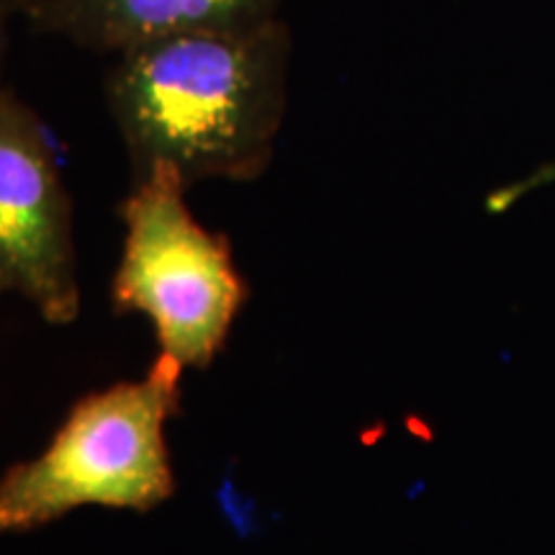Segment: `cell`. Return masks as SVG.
Segmentation results:
<instances>
[{"label":"cell","instance_id":"7","mask_svg":"<svg viewBox=\"0 0 555 555\" xmlns=\"http://www.w3.org/2000/svg\"><path fill=\"white\" fill-rule=\"evenodd\" d=\"M31 0H0V90L5 88L3 69L11 47V26L16 18H26Z\"/></svg>","mask_w":555,"mask_h":555},{"label":"cell","instance_id":"2","mask_svg":"<svg viewBox=\"0 0 555 555\" xmlns=\"http://www.w3.org/2000/svg\"><path fill=\"white\" fill-rule=\"evenodd\" d=\"M183 365L159 352L144 378L90 393L47 450L0 476V535L31 532L80 506L150 512L176 491L165 427Z\"/></svg>","mask_w":555,"mask_h":555},{"label":"cell","instance_id":"6","mask_svg":"<svg viewBox=\"0 0 555 555\" xmlns=\"http://www.w3.org/2000/svg\"><path fill=\"white\" fill-rule=\"evenodd\" d=\"M553 183H555V159L540 165V168L527 172V176H522V178L512 180V183L502 185V189H496L489 196V201H486V206H489L491 214H504V211H509L512 206H517L522 198L532 196V193L543 191Z\"/></svg>","mask_w":555,"mask_h":555},{"label":"cell","instance_id":"3","mask_svg":"<svg viewBox=\"0 0 555 555\" xmlns=\"http://www.w3.org/2000/svg\"><path fill=\"white\" fill-rule=\"evenodd\" d=\"M185 191L189 185L170 170L134 180L121 204L127 234L111 296L119 314L150 319L159 352L183 367H208L249 288L227 237L193 217Z\"/></svg>","mask_w":555,"mask_h":555},{"label":"cell","instance_id":"4","mask_svg":"<svg viewBox=\"0 0 555 555\" xmlns=\"http://www.w3.org/2000/svg\"><path fill=\"white\" fill-rule=\"evenodd\" d=\"M21 296L50 324L80 314L73 201L44 124L0 90V296Z\"/></svg>","mask_w":555,"mask_h":555},{"label":"cell","instance_id":"5","mask_svg":"<svg viewBox=\"0 0 555 555\" xmlns=\"http://www.w3.org/2000/svg\"><path fill=\"white\" fill-rule=\"evenodd\" d=\"M283 0H31V31L90 52L119 54L191 31L253 29L281 18Z\"/></svg>","mask_w":555,"mask_h":555},{"label":"cell","instance_id":"1","mask_svg":"<svg viewBox=\"0 0 555 555\" xmlns=\"http://www.w3.org/2000/svg\"><path fill=\"white\" fill-rule=\"evenodd\" d=\"M294 37L283 18L191 31L114 54L103 80L134 180L249 183L270 168L288 106Z\"/></svg>","mask_w":555,"mask_h":555}]
</instances>
